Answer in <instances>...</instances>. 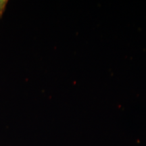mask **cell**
Listing matches in <instances>:
<instances>
[{
  "mask_svg": "<svg viewBox=\"0 0 146 146\" xmlns=\"http://www.w3.org/2000/svg\"><path fill=\"white\" fill-rule=\"evenodd\" d=\"M8 3V1H7V0H2V1L0 0V19L2 18L3 14L5 11V9H6Z\"/></svg>",
  "mask_w": 146,
  "mask_h": 146,
  "instance_id": "cell-1",
  "label": "cell"
}]
</instances>
